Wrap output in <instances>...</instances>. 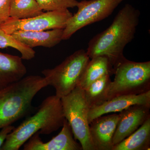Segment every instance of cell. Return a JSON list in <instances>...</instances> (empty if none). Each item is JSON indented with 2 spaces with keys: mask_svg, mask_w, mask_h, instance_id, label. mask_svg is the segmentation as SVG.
<instances>
[{
  "mask_svg": "<svg viewBox=\"0 0 150 150\" xmlns=\"http://www.w3.org/2000/svg\"><path fill=\"white\" fill-rule=\"evenodd\" d=\"M140 15L139 10L126 4L110 26L90 40L86 51L90 59L105 56L114 67L124 58V48L134 38Z\"/></svg>",
  "mask_w": 150,
  "mask_h": 150,
  "instance_id": "cell-1",
  "label": "cell"
},
{
  "mask_svg": "<svg viewBox=\"0 0 150 150\" xmlns=\"http://www.w3.org/2000/svg\"><path fill=\"white\" fill-rule=\"evenodd\" d=\"M66 119L62 100L55 95L45 98L34 115L25 119L8 134L1 150H18L38 132L48 135L62 128Z\"/></svg>",
  "mask_w": 150,
  "mask_h": 150,
  "instance_id": "cell-2",
  "label": "cell"
},
{
  "mask_svg": "<svg viewBox=\"0 0 150 150\" xmlns=\"http://www.w3.org/2000/svg\"><path fill=\"white\" fill-rule=\"evenodd\" d=\"M48 86L44 77L30 75L0 90V130L31 112L34 97Z\"/></svg>",
  "mask_w": 150,
  "mask_h": 150,
  "instance_id": "cell-3",
  "label": "cell"
},
{
  "mask_svg": "<svg viewBox=\"0 0 150 150\" xmlns=\"http://www.w3.org/2000/svg\"><path fill=\"white\" fill-rule=\"evenodd\" d=\"M114 80L105 93V101L121 96L137 95L150 91V62H137L125 57L113 67Z\"/></svg>",
  "mask_w": 150,
  "mask_h": 150,
  "instance_id": "cell-4",
  "label": "cell"
},
{
  "mask_svg": "<svg viewBox=\"0 0 150 150\" xmlns=\"http://www.w3.org/2000/svg\"><path fill=\"white\" fill-rule=\"evenodd\" d=\"M90 60L83 49L75 51L53 69L41 71L49 86L56 90V95L62 98L77 86L87 65Z\"/></svg>",
  "mask_w": 150,
  "mask_h": 150,
  "instance_id": "cell-5",
  "label": "cell"
},
{
  "mask_svg": "<svg viewBox=\"0 0 150 150\" xmlns=\"http://www.w3.org/2000/svg\"><path fill=\"white\" fill-rule=\"evenodd\" d=\"M61 99L65 118L71 128L75 139L80 142L82 150H96L90 133V109L84 90L77 86Z\"/></svg>",
  "mask_w": 150,
  "mask_h": 150,
  "instance_id": "cell-6",
  "label": "cell"
},
{
  "mask_svg": "<svg viewBox=\"0 0 150 150\" xmlns=\"http://www.w3.org/2000/svg\"><path fill=\"white\" fill-rule=\"evenodd\" d=\"M123 0H83L78 11L67 21L62 39L67 40L83 27L103 20L112 14Z\"/></svg>",
  "mask_w": 150,
  "mask_h": 150,
  "instance_id": "cell-7",
  "label": "cell"
},
{
  "mask_svg": "<svg viewBox=\"0 0 150 150\" xmlns=\"http://www.w3.org/2000/svg\"><path fill=\"white\" fill-rule=\"evenodd\" d=\"M73 13L68 9L47 11L37 16L26 19H17L10 17L0 25V29L8 34L16 31H41L54 29H64Z\"/></svg>",
  "mask_w": 150,
  "mask_h": 150,
  "instance_id": "cell-8",
  "label": "cell"
},
{
  "mask_svg": "<svg viewBox=\"0 0 150 150\" xmlns=\"http://www.w3.org/2000/svg\"><path fill=\"white\" fill-rule=\"evenodd\" d=\"M150 105H135L119 112V119L112 138L113 146L142 126L150 116Z\"/></svg>",
  "mask_w": 150,
  "mask_h": 150,
  "instance_id": "cell-9",
  "label": "cell"
},
{
  "mask_svg": "<svg viewBox=\"0 0 150 150\" xmlns=\"http://www.w3.org/2000/svg\"><path fill=\"white\" fill-rule=\"evenodd\" d=\"M62 129L57 136L44 142L39 132L34 134L23 145L24 150H82L74 137L71 128L65 119Z\"/></svg>",
  "mask_w": 150,
  "mask_h": 150,
  "instance_id": "cell-10",
  "label": "cell"
},
{
  "mask_svg": "<svg viewBox=\"0 0 150 150\" xmlns=\"http://www.w3.org/2000/svg\"><path fill=\"white\" fill-rule=\"evenodd\" d=\"M119 119V114L103 115L89 124L91 137L96 150H112V138Z\"/></svg>",
  "mask_w": 150,
  "mask_h": 150,
  "instance_id": "cell-11",
  "label": "cell"
},
{
  "mask_svg": "<svg viewBox=\"0 0 150 150\" xmlns=\"http://www.w3.org/2000/svg\"><path fill=\"white\" fill-rule=\"evenodd\" d=\"M150 105V91L137 95L121 96L105 101L90 109L88 121L90 124L96 118L110 112H120L135 105Z\"/></svg>",
  "mask_w": 150,
  "mask_h": 150,
  "instance_id": "cell-12",
  "label": "cell"
},
{
  "mask_svg": "<svg viewBox=\"0 0 150 150\" xmlns=\"http://www.w3.org/2000/svg\"><path fill=\"white\" fill-rule=\"evenodd\" d=\"M64 29H54L41 31H16L11 35L23 45L33 48L38 46L51 48L63 40Z\"/></svg>",
  "mask_w": 150,
  "mask_h": 150,
  "instance_id": "cell-13",
  "label": "cell"
},
{
  "mask_svg": "<svg viewBox=\"0 0 150 150\" xmlns=\"http://www.w3.org/2000/svg\"><path fill=\"white\" fill-rule=\"evenodd\" d=\"M26 73L21 57L0 52V90L20 80Z\"/></svg>",
  "mask_w": 150,
  "mask_h": 150,
  "instance_id": "cell-14",
  "label": "cell"
},
{
  "mask_svg": "<svg viewBox=\"0 0 150 150\" xmlns=\"http://www.w3.org/2000/svg\"><path fill=\"white\" fill-rule=\"evenodd\" d=\"M91 59L87 65L77 86L83 90L103 76H111L114 74L113 67L107 57L99 56Z\"/></svg>",
  "mask_w": 150,
  "mask_h": 150,
  "instance_id": "cell-15",
  "label": "cell"
},
{
  "mask_svg": "<svg viewBox=\"0 0 150 150\" xmlns=\"http://www.w3.org/2000/svg\"><path fill=\"white\" fill-rule=\"evenodd\" d=\"M150 148V116L131 135L112 150H148Z\"/></svg>",
  "mask_w": 150,
  "mask_h": 150,
  "instance_id": "cell-16",
  "label": "cell"
},
{
  "mask_svg": "<svg viewBox=\"0 0 150 150\" xmlns=\"http://www.w3.org/2000/svg\"><path fill=\"white\" fill-rule=\"evenodd\" d=\"M110 76L109 75H105L84 90L85 97L90 109L105 101V93L111 82Z\"/></svg>",
  "mask_w": 150,
  "mask_h": 150,
  "instance_id": "cell-17",
  "label": "cell"
},
{
  "mask_svg": "<svg viewBox=\"0 0 150 150\" xmlns=\"http://www.w3.org/2000/svg\"><path fill=\"white\" fill-rule=\"evenodd\" d=\"M36 0H11L10 16L17 19L30 18L43 13Z\"/></svg>",
  "mask_w": 150,
  "mask_h": 150,
  "instance_id": "cell-18",
  "label": "cell"
},
{
  "mask_svg": "<svg viewBox=\"0 0 150 150\" xmlns=\"http://www.w3.org/2000/svg\"><path fill=\"white\" fill-rule=\"evenodd\" d=\"M12 48L21 54V58L26 60H31L35 57V52L33 48L17 40L11 35L7 34L0 29V48Z\"/></svg>",
  "mask_w": 150,
  "mask_h": 150,
  "instance_id": "cell-19",
  "label": "cell"
},
{
  "mask_svg": "<svg viewBox=\"0 0 150 150\" xmlns=\"http://www.w3.org/2000/svg\"><path fill=\"white\" fill-rule=\"evenodd\" d=\"M42 10L46 11L74 8L77 6V0H36Z\"/></svg>",
  "mask_w": 150,
  "mask_h": 150,
  "instance_id": "cell-20",
  "label": "cell"
},
{
  "mask_svg": "<svg viewBox=\"0 0 150 150\" xmlns=\"http://www.w3.org/2000/svg\"><path fill=\"white\" fill-rule=\"evenodd\" d=\"M11 0H0V25L5 22L10 16Z\"/></svg>",
  "mask_w": 150,
  "mask_h": 150,
  "instance_id": "cell-21",
  "label": "cell"
},
{
  "mask_svg": "<svg viewBox=\"0 0 150 150\" xmlns=\"http://www.w3.org/2000/svg\"><path fill=\"white\" fill-rule=\"evenodd\" d=\"M15 127L12 125H10L4 127L0 130V150L5 141L8 134L12 131Z\"/></svg>",
  "mask_w": 150,
  "mask_h": 150,
  "instance_id": "cell-22",
  "label": "cell"
}]
</instances>
